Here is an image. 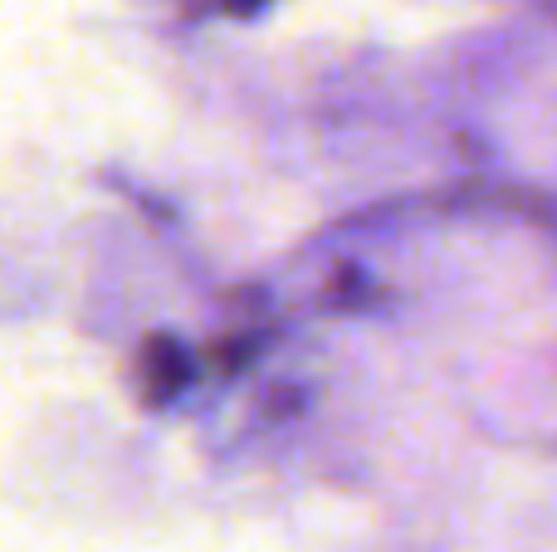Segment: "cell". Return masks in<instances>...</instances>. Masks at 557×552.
Wrapping results in <instances>:
<instances>
[{
	"label": "cell",
	"instance_id": "obj_1",
	"mask_svg": "<svg viewBox=\"0 0 557 552\" xmlns=\"http://www.w3.org/2000/svg\"><path fill=\"white\" fill-rule=\"evenodd\" d=\"M137 377H143L147 401H172L176 391L191 381V357H186L182 342H172V338H147L143 357H137Z\"/></svg>",
	"mask_w": 557,
	"mask_h": 552
},
{
	"label": "cell",
	"instance_id": "obj_2",
	"mask_svg": "<svg viewBox=\"0 0 557 552\" xmlns=\"http://www.w3.org/2000/svg\"><path fill=\"white\" fill-rule=\"evenodd\" d=\"M231 10H255V0H231Z\"/></svg>",
	"mask_w": 557,
	"mask_h": 552
}]
</instances>
